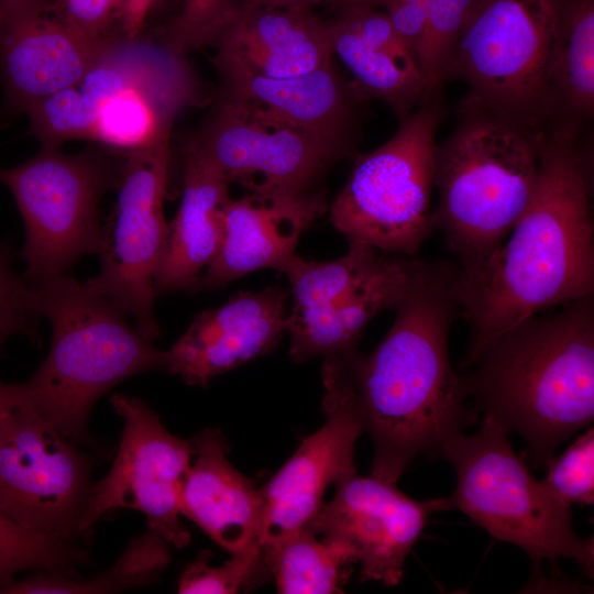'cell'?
Wrapping results in <instances>:
<instances>
[{"instance_id": "6da1fadb", "label": "cell", "mask_w": 594, "mask_h": 594, "mask_svg": "<svg viewBox=\"0 0 594 594\" xmlns=\"http://www.w3.org/2000/svg\"><path fill=\"white\" fill-rule=\"evenodd\" d=\"M383 341L370 353L327 358L324 388L353 408L374 447L371 476L397 484L418 455L438 453L474 424L448 336L460 312L455 266L420 261Z\"/></svg>"}, {"instance_id": "7a4b0ae2", "label": "cell", "mask_w": 594, "mask_h": 594, "mask_svg": "<svg viewBox=\"0 0 594 594\" xmlns=\"http://www.w3.org/2000/svg\"><path fill=\"white\" fill-rule=\"evenodd\" d=\"M579 132L547 130L534 194L507 241L455 266L460 312L473 331L468 360L522 320L593 295L590 169Z\"/></svg>"}, {"instance_id": "3957f363", "label": "cell", "mask_w": 594, "mask_h": 594, "mask_svg": "<svg viewBox=\"0 0 594 594\" xmlns=\"http://www.w3.org/2000/svg\"><path fill=\"white\" fill-rule=\"evenodd\" d=\"M565 305L493 338L468 360L475 369L462 377L475 411L517 432L537 468L594 418L593 295Z\"/></svg>"}, {"instance_id": "277c9868", "label": "cell", "mask_w": 594, "mask_h": 594, "mask_svg": "<svg viewBox=\"0 0 594 594\" xmlns=\"http://www.w3.org/2000/svg\"><path fill=\"white\" fill-rule=\"evenodd\" d=\"M548 129L498 114L471 97L452 134L437 144L433 228L466 264L509 234L534 194Z\"/></svg>"}, {"instance_id": "5b68a950", "label": "cell", "mask_w": 594, "mask_h": 594, "mask_svg": "<svg viewBox=\"0 0 594 594\" xmlns=\"http://www.w3.org/2000/svg\"><path fill=\"white\" fill-rule=\"evenodd\" d=\"M32 284L53 338L34 375L18 384L20 398L63 436L82 441L97 399L133 375L167 371L168 352L154 346L111 301L66 273Z\"/></svg>"}, {"instance_id": "8992f818", "label": "cell", "mask_w": 594, "mask_h": 594, "mask_svg": "<svg viewBox=\"0 0 594 594\" xmlns=\"http://www.w3.org/2000/svg\"><path fill=\"white\" fill-rule=\"evenodd\" d=\"M508 429L484 416L474 435L449 438L438 453L454 468L453 508L494 538L521 548L535 564L573 559L593 578V538L572 526L571 507L552 496L513 450Z\"/></svg>"}, {"instance_id": "52a82bcc", "label": "cell", "mask_w": 594, "mask_h": 594, "mask_svg": "<svg viewBox=\"0 0 594 594\" xmlns=\"http://www.w3.org/2000/svg\"><path fill=\"white\" fill-rule=\"evenodd\" d=\"M400 120L387 142L356 157L330 221L349 243L413 257L433 229L430 198L441 121L436 96Z\"/></svg>"}, {"instance_id": "ba28073f", "label": "cell", "mask_w": 594, "mask_h": 594, "mask_svg": "<svg viewBox=\"0 0 594 594\" xmlns=\"http://www.w3.org/2000/svg\"><path fill=\"white\" fill-rule=\"evenodd\" d=\"M565 0H477L449 78L492 111L548 129L549 67Z\"/></svg>"}, {"instance_id": "9c48e42d", "label": "cell", "mask_w": 594, "mask_h": 594, "mask_svg": "<svg viewBox=\"0 0 594 594\" xmlns=\"http://www.w3.org/2000/svg\"><path fill=\"white\" fill-rule=\"evenodd\" d=\"M121 169L94 152L66 155L42 146L28 162L0 169L25 224L24 277L36 283L65 273L86 254H99L103 226L99 202L120 182Z\"/></svg>"}, {"instance_id": "30bf717a", "label": "cell", "mask_w": 594, "mask_h": 594, "mask_svg": "<svg viewBox=\"0 0 594 594\" xmlns=\"http://www.w3.org/2000/svg\"><path fill=\"white\" fill-rule=\"evenodd\" d=\"M168 141L128 153L117 202L102 230L100 271L85 283L132 316L150 341L161 333L153 311L154 275L168 234L163 211Z\"/></svg>"}, {"instance_id": "8fae6325", "label": "cell", "mask_w": 594, "mask_h": 594, "mask_svg": "<svg viewBox=\"0 0 594 594\" xmlns=\"http://www.w3.org/2000/svg\"><path fill=\"white\" fill-rule=\"evenodd\" d=\"M20 402L0 418V512L23 529L74 541L89 494V460Z\"/></svg>"}, {"instance_id": "7c38bea8", "label": "cell", "mask_w": 594, "mask_h": 594, "mask_svg": "<svg viewBox=\"0 0 594 594\" xmlns=\"http://www.w3.org/2000/svg\"><path fill=\"white\" fill-rule=\"evenodd\" d=\"M228 182L253 194L312 191L323 172L348 151L246 102L222 98L186 145Z\"/></svg>"}, {"instance_id": "4fadbf2b", "label": "cell", "mask_w": 594, "mask_h": 594, "mask_svg": "<svg viewBox=\"0 0 594 594\" xmlns=\"http://www.w3.org/2000/svg\"><path fill=\"white\" fill-rule=\"evenodd\" d=\"M110 403L123 419L119 449L108 474L92 485L79 524L82 535L114 509H135L148 529L169 546L186 547L190 532L180 521L179 495L190 468L191 440L172 435L141 399L114 394Z\"/></svg>"}, {"instance_id": "5bb4252c", "label": "cell", "mask_w": 594, "mask_h": 594, "mask_svg": "<svg viewBox=\"0 0 594 594\" xmlns=\"http://www.w3.org/2000/svg\"><path fill=\"white\" fill-rule=\"evenodd\" d=\"M332 499L307 525L324 542L351 548L361 581L397 585L408 554L436 512L453 509L451 497L416 501L373 476L338 480Z\"/></svg>"}, {"instance_id": "9a60e30c", "label": "cell", "mask_w": 594, "mask_h": 594, "mask_svg": "<svg viewBox=\"0 0 594 594\" xmlns=\"http://www.w3.org/2000/svg\"><path fill=\"white\" fill-rule=\"evenodd\" d=\"M209 45L217 57L267 77L304 75L332 64L328 21L312 10L223 0L191 34L187 48Z\"/></svg>"}, {"instance_id": "2e32d148", "label": "cell", "mask_w": 594, "mask_h": 594, "mask_svg": "<svg viewBox=\"0 0 594 594\" xmlns=\"http://www.w3.org/2000/svg\"><path fill=\"white\" fill-rule=\"evenodd\" d=\"M0 4V74L14 110L26 111L46 96L76 85L109 38H89L58 13L50 16L47 0Z\"/></svg>"}, {"instance_id": "e0dca14e", "label": "cell", "mask_w": 594, "mask_h": 594, "mask_svg": "<svg viewBox=\"0 0 594 594\" xmlns=\"http://www.w3.org/2000/svg\"><path fill=\"white\" fill-rule=\"evenodd\" d=\"M326 389V424L305 438L296 452L260 490L262 558L278 542L306 527L323 504L329 485L356 473L354 446L364 432L353 408L337 392Z\"/></svg>"}, {"instance_id": "ac0fdd59", "label": "cell", "mask_w": 594, "mask_h": 594, "mask_svg": "<svg viewBox=\"0 0 594 594\" xmlns=\"http://www.w3.org/2000/svg\"><path fill=\"white\" fill-rule=\"evenodd\" d=\"M286 293L272 286L240 292L204 310L167 351V371L206 387L215 376L270 353L286 331Z\"/></svg>"}, {"instance_id": "d6986e66", "label": "cell", "mask_w": 594, "mask_h": 594, "mask_svg": "<svg viewBox=\"0 0 594 594\" xmlns=\"http://www.w3.org/2000/svg\"><path fill=\"white\" fill-rule=\"evenodd\" d=\"M327 197L249 194L229 199L223 215L220 250L189 292L222 288L261 268L282 271L296 254L299 237L326 212Z\"/></svg>"}, {"instance_id": "ffe728a7", "label": "cell", "mask_w": 594, "mask_h": 594, "mask_svg": "<svg viewBox=\"0 0 594 594\" xmlns=\"http://www.w3.org/2000/svg\"><path fill=\"white\" fill-rule=\"evenodd\" d=\"M191 443L193 461L179 495L180 515L231 554L258 543L260 490L230 463L219 430L204 429Z\"/></svg>"}, {"instance_id": "44dd1931", "label": "cell", "mask_w": 594, "mask_h": 594, "mask_svg": "<svg viewBox=\"0 0 594 594\" xmlns=\"http://www.w3.org/2000/svg\"><path fill=\"white\" fill-rule=\"evenodd\" d=\"M419 260L386 256L380 267L330 304L287 315L290 356L296 363L316 356L338 358L359 351L365 326L384 309H396L415 277Z\"/></svg>"}, {"instance_id": "7402d4cb", "label": "cell", "mask_w": 594, "mask_h": 594, "mask_svg": "<svg viewBox=\"0 0 594 594\" xmlns=\"http://www.w3.org/2000/svg\"><path fill=\"white\" fill-rule=\"evenodd\" d=\"M224 97L261 108L345 151L350 146L352 102L332 64L295 77H267L213 57Z\"/></svg>"}, {"instance_id": "603a6c76", "label": "cell", "mask_w": 594, "mask_h": 594, "mask_svg": "<svg viewBox=\"0 0 594 594\" xmlns=\"http://www.w3.org/2000/svg\"><path fill=\"white\" fill-rule=\"evenodd\" d=\"M229 182L189 147L184 151L183 197L154 275L157 295L189 290L217 256Z\"/></svg>"}, {"instance_id": "cb8c5ba5", "label": "cell", "mask_w": 594, "mask_h": 594, "mask_svg": "<svg viewBox=\"0 0 594 594\" xmlns=\"http://www.w3.org/2000/svg\"><path fill=\"white\" fill-rule=\"evenodd\" d=\"M550 127L594 112V0H565L549 67Z\"/></svg>"}, {"instance_id": "d4e9b609", "label": "cell", "mask_w": 594, "mask_h": 594, "mask_svg": "<svg viewBox=\"0 0 594 594\" xmlns=\"http://www.w3.org/2000/svg\"><path fill=\"white\" fill-rule=\"evenodd\" d=\"M328 26L333 56L340 58L366 96L387 102L400 119L427 99L413 53L363 38L340 13L328 21Z\"/></svg>"}, {"instance_id": "484cf974", "label": "cell", "mask_w": 594, "mask_h": 594, "mask_svg": "<svg viewBox=\"0 0 594 594\" xmlns=\"http://www.w3.org/2000/svg\"><path fill=\"white\" fill-rule=\"evenodd\" d=\"M170 562L169 543L147 530L133 538L119 560L103 573L78 580L62 572L43 571L22 581L0 585L3 594H96L135 588L155 582Z\"/></svg>"}, {"instance_id": "4316f807", "label": "cell", "mask_w": 594, "mask_h": 594, "mask_svg": "<svg viewBox=\"0 0 594 594\" xmlns=\"http://www.w3.org/2000/svg\"><path fill=\"white\" fill-rule=\"evenodd\" d=\"M262 563L273 573L278 593L333 594L343 592L358 560L351 548L324 542L306 526L278 542Z\"/></svg>"}, {"instance_id": "83f0119b", "label": "cell", "mask_w": 594, "mask_h": 594, "mask_svg": "<svg viewBox=\"0 0 594 594\" xmlns=\"http://www.w3.org/2000/svg\"><path fill=\"white\" fill-rule=\"evenodd\" d=\"M386 256V253L362 243H350L346 254L329 262L307 261L294 254L280 271L290 284L292 310L330 304L369 277Z\"/></svg>"}, {"instance_id": "f1b7e54d", "label": "cell", "mask_w": 594, "mask_h": 594, "mask_svg": "<svg viewBox=\"0 0 594 594\" xmlns=\"http://www.w3.org/2000/svg\"><path fill=\"white\" fill-rule=\"evenodd\" d=\"M85 562L86 553L73 541L30 532L0 512V585L24 570L65 573Z\"/></svg>"}, {"instance_id": "f546056e", "label": "cell", "mask_w": 594, "mask_h": 594, "mask_svg": "<svg viewBox=\"0 0 594 594\" xmlns=\"http://www.w3.org/2000/svg\"><path fill=\"white\" fill-rule=\"evenodd\" d=\"M477 0H428L424 34L417 55L426 97H433L448 70L465 23Z\"/></svg>"}, {"instance_id": "4dcf8cb0", "label": "cell", "mask_w": 594, "mask_h": 594, "mask_svg": "<svg viewBox=\"0 0 594 594\" xmlns=\"http://www.w3.org/2000/svg\"><path fill=\"white\" fill-rule=\"evenodd\" d=\"M32 132L42 146L58 147L74 139H90L98 110L76 85L55 91L26 109Z\"/></svg>"}, {"instance_id": "1f68e13d", "label": "cell", "mask_w": 594, "mask_h": 594, "mask_svg": "<svg viewBox=\"0 0 594 594\" xmlns=\"http://www.w3.org/2000/svg\"><path fill=\"white\" fill-rule=\"evenodd\" d=\"M547 475L540 481L561 503L592 505L594 503V429L579 436L560 457L547 463Z\"/></svg>"}, {"instance_id": "d6a6232c", "label": "cell", "mask_w": 594, "mask_h": 594, "mask_svg": "<svg viewBox=\"0 0 594 594\" xmlns=\"http://www.w3.org/2000/svg\"><path fill=\"white\" fill-rule=\"evenodd\" d=\"M13 253L0 245V350L13 334L40 341L38 323L43 318L34 285L11 268Z\"/></svg>"}, {"instance_id": "836d02e7", "label": "cell", "mask_w": 594, "mask_h": 594, "mask_svg": "<svg viewBox=\"0 0 594 594\" xmlns=\"http://www.w3.org/2000/svg\"><path fill=\"white\" fill-rule=\"evenodd\" d=\"M210 556V551H204L186 566L178 581V593H237L262 564L258 543L231 554V558L219 566L209 564Z\"/></svg>"}, {"instance_id": "e575fe53", "label": "cell", "mask_w": 594, "mask_h": 594, "mask_svg": "<svg viewBox=\"0 0 594 594\" xmlns=\"http://www.w3.org/2000/svg\"><path fill=\"white\" fill-rule=\"evenodd\" d=\"M120 0H57V13L74 29L92 40H103L119 16Z\"/></svg>"}, {"instance_id": "d590c367", "label": "cell", "mask_w": 594, "mask_h": 594, "mask_svg": "<svg viewBox=\"0 0 594 594\" xmlns=\"http://www.w3.org/2000/svg\"><path fill=\"white\" fill-rule=\"evenodd\" d=\"M372 7L383 10L417 59L428 0H373ZM418 62V61H417Z\"/></svg>"}, {"instance_id": "8d00e7d4", "label": "cell", "mask_w": 594, "mask_h": 594, "mask_svg": "<svg viewBox=\"0 0 594 594\" xmlns=\"http://www.w3.org/2000/svg\"><path fill=\"white\" fill-rule=\"evenodd\" d=\"M223 0H184L180 14L169 24L167 40L176 46L200 26L222 3Z\"/></svg>"}, {"instance_id": "74e56055", "label": "cell", "mask_w": 594, "mask_h": 594, "mask_svg": "<svg viewBox=\"0 0 594 594\" xmlns=\"http://www.w3.org/2000/svg\"><path fill=\"white\" fill-rule=\"evenodd\" d=\"M157 0H120L119 19L124 37H139L144 22Z\"/></svg>"}, {"instance_id": "f35d334b", "label": "cell", "mask_w": 594, "mask_h": 594, "mask_svg": "<svg viewBox=\"0 0 594 594\" xmlns=\"http://www.w3.org/2000/svg\"><path fill=\"white\" fill-rule=\"evenodd\" d=\"M20 402L18 384L10 385L0 381V418Z\"/></svg>"}, {"instance_id": "ab89813d", "label": "cell", "mask_w": 594, "mask_h": 594, "mask_svg": "<svg viewBox=\"0 0 594 594\" xmlns=\"http://www.w3.org/2000/svg\"><path fill=\"white\" fill-rule=\"evenodd\" d=\"M252 2L284 9H299V10H312V8L320 3L319 0H250Z\"/></svg>"}, {"instance_id": "60d3db41", "label": "cell", "mask_w": 594, "mask_h": 594, "mask_svg": "<svg viewBox=\"0 0 594 594\" xmlns=\"http://www.w3.org/2000/svg\"><path fill=\"white\" fill-rule=\"evenodd\" d=\"M320 3L329 4L333 8L341 9L343 7L353 4H367L371 6L373 0H319Z\"/></svg>"}, {"instance_id": "b9f144b4", "label": "cell", "mask_w": 594, "mask_h": 594, "mask_svg": "<svg viewBox=\"0 0 594 594\" xmlns=\"http://www.w3.org/2000/svg\"><path fill=\"white\" fill-rule=\"evenodd\" d=\"M4 1H11V0H0V2H4Z\"/></svg>"}, {"instance_id": "7bdbcfd3", "label": "cell", "mask_w": 594, "mask_h": 594, "mask_svg": "<svg viewBox=\"0 0 594 594\" xmlns=\"http://www.w3.org/2000/svg\"><path fill=\"white\" fill-rule=\"evenodd\" d=\"M0 9H1V4H0Z\"/></svg>"}]
</instances>
